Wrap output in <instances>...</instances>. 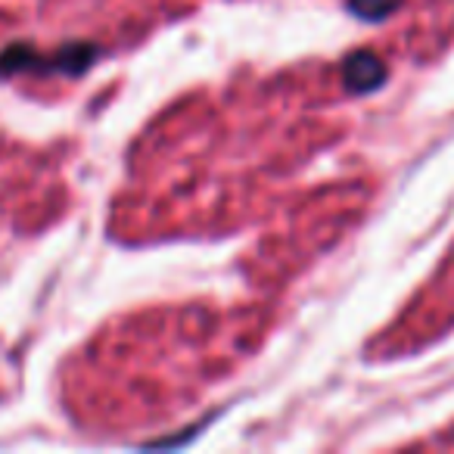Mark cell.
<instances>
[{
    "mask_svg": "<svg viewBox=\"0 0 454 454\" xmlns=\"http://www.w3.org/2000/svg\"><path fill=\"white\" fill-rule=\"evenodd\" d=\"M389 78V66L377 57L373 51H355L342 63V82L352 94H373Z\"/></svg>",
    "mask_w": 454,
    "mask_h": 454,
    "instance_id": "6da1fadb",
    "label": "cell"
},
{
    "mask_svg": "<svg viewBox=\"0 0 454 454\" xmlns=\"http://www.w3.org/2000/svg\"><path fill=\"white\" fill-rule=\"evenodd\" d=\"M97 59H100V47L97 44H90V41H69V44H63L53 53L51 69H57L59 75L78 78V75H84Z\"/></svg>",
    "mask_w": 454,
    "mask_h": 454,
    "instance_id": "7a4b0ae2",
    "label": "cell"
},
{
    "mask_svg": "<svg viewBox=\"0 0 454 454\" xmlns=\"http://www.w3.org/2000/svg\"><path fill=\"white\" fill-rule=\"evenodd\" d=\"M41 66V57L32 44L26 41H13L10 47L0 51V78H13V75H22L28 69H38Z\"/></svg>",
    "mask_w": 454,
    "mask_h": 454,
    "instance_id": "3957f363",
    "label": "cell"
},
{
    "mask_svg": "<svg viewBox=\"0 0 454 454\" xmlns=\"http://www.w3.org/2000/svg\"><path fill=\"white\" fill-rule=\"evenodd\" d=\"M402 4L404 0H348V10L364 22H386L402 10Z\"/></svg>",
    "mask_w": 454,
    "mask_h": 454,
    "instance_id": "277c9868",
    "label": "cell"
}]
</instances>
